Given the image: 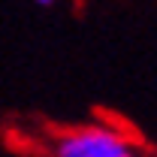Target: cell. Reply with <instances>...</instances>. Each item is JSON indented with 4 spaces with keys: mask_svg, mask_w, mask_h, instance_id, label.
<instances>
[{
    "mask_svg": "<svg viewBox=\"0 0 157 157\" xmlns=\"http://www.w3.org/2000/svg\"><path fill=\"white\" fill-rule=\"evenodd\" d=\"M33 3H36L39 9H55V6H58L60 0H33Z\"/></svg>",
    "mask_w": 157,
    "mask_h": 157,
    "instance_id": "2",
    "label": "cell"
},
{
    "mask_svg": "<svg viewBox=\"0 0 157 157\" xmlns=\"http://www.w3.org/2000/svg\"><path fill=\"white\" fill-rule=\"evenodd\" d=\"M48 157H145V151L115 124H78L48 139Z\"/></svg>",
    "mask_w": 157,
    "mask_h": 157,
    "instance_id": "1",
    "label": "cell"
}]
</instances>
